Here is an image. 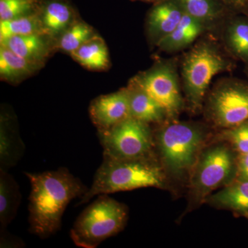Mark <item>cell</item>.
Listing matches in <instances>:
<instances>
[{"mask_svg": "<svg viewBox=\"0 0 248 248\" xmlns=\"http://www.w3.org/2000/svg\"><path fill=\"white\" fill-rule=\"evenodd\" d=\"M24 174L31 187L29 231L40 239H47L60 231L68 204L75 199L81 198L89 188L66 168Z\"/></svg>", "mask_w": 248, "mask_h": 248, "instance_id": "obj_1", "label": "cell"}, {"mask_svg": "<svg viewBox=\"0 0 248 248\" xmlns=\"http://www.w3.org/2000/svg\"><path fill=\"white\" fill-rule=\"evenodd\" d=\"M162 168L152 156L133 159H117L103 155V161L91 188L76 206L87 203L94 196L109 195L143 187H161L165 184Z\"/></svg>", "mask_w": 248, "mask_h": 248, "instance_id": "obj_2", "label": "cell"}, {"mask_svg": "<svg viewBox=\"0 0 248 248\" xmlns=\"http://www.w3.org/2000/svg\"><path fill=\"white\" fill-rule=\"evenodd\" d=\"M128 208L108 195L98 196L77 218L71 238L79 248H96L103 241L123 231L128 220Z\"/></svg>", "mask_w": 248, "mask_h": 248, "instance_id": "obj_3", "label": "cell"}, {"mask_svg": "<svg viewBox=\"0 0 248 248\" xmlns=\"http://www.w3.org/2000/svg\"><path fill=\"white\" fill-rule=\"evenodd\" d=\"M231 67V62L213 40L200 41L186 54L182 63V80L190 108L197 110L202 107L214 77Z\"/></svg>", "mask_w": 248, "mask_h": 248, "instance_id": "obj_4", "label": "cell"}, {"mask_svg": "<svg viewBox=\"0 0 248 248\" xmlns=\"http://www.w3.org/2000/svg\"><path fill=\"white\" fill-rule=\"evenodd\" d=\"M205 134L196 124L173 122L162 127L156 135V144L165 167L181 175L195 166Z\"/></svg>", "mask_w": 248, "mask_h": 248, "instance_id": "obj_5", "label": "cell"}, {"mask_svg": "<svg viewBox=\"0 0 248 248\" xmlns=\"http://www.w3.org/2000/svg\"><path fill=\"white\" fill-rule=\"evenodd\" d=\"M103 155L117 159H133L153 155L155 146L149 124L129 117L108 130L98 131Z\"/></svg>", "mask_w": 248, "mask_h": 248, "instance_id": "obj_6", "label": "cell"}, {"mask_svg": "<svg viewBox=\"0 0 248 248\" xmlns=\"http://www.w3.org/2000/svg\"><path fill=\"white\" fill-rule=\"evenodd\" d=\"M177 68L174 60H162L132 79L164 109L168 118H175L184 107Z\"/></svg>", "mask_w": 248, "mask_h": 248, "instance_id": "obj_7", "label": "cell"}, {"mask_svg": "<svg viewBox=\"0 0 248 248\" xmlns=\"http://www.w3.org/2000/svg\"><path fill=\"white\" fill-rule=\"evenodd\" d=\"M209 119L217 126L231 128L248 120V85L225 79L215 86L207 102Z\"/></svg>", "mask_w": 248, "mask_h": 248, "instance_id": "obj_8", "label": "cell"}, {"mask_svg": "<svg viewBox=\"0 0 248 248\" xmlns=\"http://www.w3.org/2000/svg\"><path fill=\"white\" fill-rule=\"evenodd\" d=\"M230 147L217 145L200 155L194 166L192 186L198 197L203 199L225 183L236 177V157Z\"/></svg>", "mask_w": 248, "mask_h": 248, "instance_id": "obj_9", "label": "cell"}, {"mask_svg": "<svg viewBox=\"0 0 248 248\" xmlns=\"http://www.w3.org/2000/svg\"><path fill=\"white\" fill-rule=\"evenodd\" d=\"M89 113L98 131L108 130L131 117L127 88L94 99L90 106Z\"/></svg>", "mask_w": 248, "mask_h": 248, "instance_id": "obj_10", "label": "cell"}, {"mask_svg": "<svg viewBox=\"0 0 248 248\" xmlns=\"http://www.w3.org/2000/svg\"><path fill=\"white\" fill-rule=\"evenodd\" d=\"M177 0H162L154 4L146 17V31L152 45L157 46L177 27L185 14Z\"/></svg>", "mask_w": 248, "mask_h": 248, "instance_id": "obj_11", "label": "cell"}, {"mask_svg": "<svg viewBox=\"0 0 248 248\" xmlns=\"http://www.w3.org/2000/svg\"><path fill=\"white\" fill-rule=\"evenodd\" d=\"M39 15L44 33L54 41L78 19L66 0H42Z\"/></svg>", "mask_w": 248, "mask_h": 248, "instance_id": "obj_12", "label": "cell"}, {"mask_svg": "<svg viewBox=\"0 0 248 248\" xmlns=\"http://www.w3.org/2000/svg\"><path fill=\"white\" fill-rule=\"evenodd\" d=\"M0 45L40 67L55 50V41L45 34L14 36L0 41Z\"/></svg>", "mask_w": 248, "mask_h": 248, "instance_id": "obj_13", "label": "cell"}, {"mask_svg": "<svg viewBox=\"0 0 248 248\" xmlns=\"http://www.w3.org/2000/svg\"><path fill=\"white\" fill-rule=\"evenodd\" d=\"M130 116L143 123H161L168 118L166 111L133 80L128 87Z\"/></svg>", "mask_w": 248, "mask_h": 248, "instance_id": "obj_14", "label": "cell"}, {"mask_svg": "<svg viewBox=\"0 0 248 248\" xmlns=\"http://www.w3.org/2000/svg\"><path fill=\"white\" fill-rule=\"evenodd\" d=\"M186 14L195 18L206 28L213 30L225 22L232 13L221 0H177Z\"/></svg>", "mask_w": 248, "mask_h": 248, "instance_id": "obj_15", "label": "cell"}, {"mask_svg": "<svg viewBox=\"0 0 248 248\" xmlns=\"http://www.w3.org/2000/svg\"><path fill=\"white\" fill-rule=\"evenodd\" d=\"M206 31L202 23L185 14L175 29L156 46L167 53L179 51L193 44Z\"/></svg>", "mask_w": 248, "mask_h": 248, "instance_id": "obj_16", "label": "cell"}, {"mask_svg": "<svg viewBox=\"0 0 248 248\" xmlns=\"http://www.w3.org/2000/svg\"><path fill=\"white\" fill-rule=\"evenodd\" d=\"M25 144L17 129L12 126L9 119L1 117L0 126V170L8 171L22 159Z\"/></svg>", "mask_w": 248, "mask_h": 248, "instance_id": "obj_17", "label": "cell"}, {"mask_svg": "<svg viewBox=\"0 0 248 248\" xmlns=\"http://www.w3.org/2000/svg\"><path fill=\"white\" fill-rule=\"evenodd\" d=\"M223 42L234 58L248 62V17L232 14L226 19Z\"/></svg>", "mask_w": 248, "mask_h": 248, "instance_id": "obj_18", "label": "cell"}, {"mask_svg": "<svg viewBox=\"0 0 248 248\" xmlns=\"http://www.w3.org/2000/svg\"><path fill=\"white\" fill-rule=\"evenodd\" d=\"M209 203L215 206L232 210L248 217V181L234 179L219 191L209 197Z\"/></svg>", "mask_w": 248, "mask_h": 248, "instance_id": "obj_19", "label": "cell"}, {"mask_svg": "<svg viewBox=\"0 0 248 248\" xmlns=\"http://www.w3.org/2000/svg\"><path fill=\"white\" fill-rule=\"evenodd\" d=\"M19 186L8 171L0 170V226L4 231L14 219L20 204Z\"/></svg>", "mask_w": 248, "mask_h": 248, "instance_id": "obj_20", "label": "cell"}, {"mask_svg": "<svg viewBox=\"0 0 248 248\" xmlns=\"http://www.w3.org/2000/svg\"><path fill=\"white\" fill-rule=\"evenodd\" d=\"M40 66L19 56L4 46L0 45V77L10 83H18L30 76Z\"/></svg>", "mask_w": 248, "mask_h": 248, "instance_id": "obj_21", "label": "cell"}, {"mask_svg": "<svg viewBox=\"0 0 248 248\" xmlns=\"http://www.w3.org/2000/svg\"><path fill=\"white\" fill-rule=\"evenodd\" d=\"M71 56L81 66L94 71L106 69L110 64L107 45L98 35L72 53Z\"/></svg>", "mask_w": 248, "mask_h": 248, "instance_id": "obj_22", "label": "cell"}, {"mask_svg": "<svg viewBox=\"0 0 248 248\" xmlns=\"http://www.w3.org/2000/svg\"><path fill=\"white\" fill-rule=\"evenodd\" d=\"M97 36L94 29L86 22L77 19L55 41V50H62L70 55L88 41Z\"/></svg>", "mask_w": 248, "mask_h": 248, "instance_id": "obj_23", "label": "cell"}, {"mask_svg": "<svg viewBox=\"0 0 248 248\" xmlns=\"http://www.w3.org/2000/svg\"><path fill=\"white\" fill-rule=\"evenodd\" d=\"M32 34H45L42 29L39 11L35 14L16 19L0 21V41L14 36Z\"/></svg>", "mask_w": 248, "mask_h": 248, "instance_id": "obj_24", "label": "cell"}, {"mask_svg": "<svg viewBox=\"0 0 248 248\" xmlns=\"http://www.w3.org/2000/svg\"><path fill=\"white\" fill-rule=\"evenodd\" d=\"M42 0H0V21L9 20L35 14Z\"/></svg>", "mask_w": 248, "mask_h": 248, "instance_id": "obj_25", "label": "cell"}, {"mask_svg": "<svg viewBox=\"0 0 248 248\" xmlns=\"http://www.w3.org/2000/svg\"><path fill=\"white\" fill-rule=\"evenodd\" d=\"M237 154L248 153V120L236 126L227 128L222 134Z\"/></svg>", "mask_w": 248, "mask_h": 248, "instance_id": "obj_26", "label": "cell"}, {"mask_svg": "<svg viewBox=\"0 0 248 248\" xmlns=\"http://www.w3.org/2000/svg\"><path fill=\"white\" fill-rule=\"evenodd\" d=\"M236 180L248 181V153L236 156Z\"/></svg>", "mask_w": 248, "mask_h": 248, "instance_id": "obj_27", "label": "cell"}, {"mask_svg": "<svg viewBox=\"0 0 248 248\" xmlns=\"http://www.w3.org/2000/svg\"><path fill=\"white\" fill-rule=\"evenodd\" d=\"M232 14L245 12L248 8V0H221Z\"/></svg>", "mask_w": 248, "mask_h": 248, "instance_id": "obj_28", "label": "cell"}, {"mask_svg": "<svg viewBox=\"0 0 248 248\" xmlns=\"http://www.w3.org/2000/svg\"><path fill=\"white\" fill-rule=\"evenodd\" d=\"M131 1H143V2L152 3V4H154L162 1V0H131Z\"/></svg>", "mask_w": 248, "mask_h": 248, "instance_id": "obj_29", "label": "cell"}, {"mask_svg": "<svg viewBox=\"0 0 248 248\" xmlns=\"http://www.w3.org/2000/svg\"><path fill=\"white\" fill-rule=\"evenodd\" d=\"M245 13H247V14L248 15V8L246 10V11H245Z\"/></svg>", "mask_w": 248, "mask_h": 248, "instance_id": "obj_30", "label": "cell"}, {"mask_svg": "<svg viewBox=\"0 0 248 248\" xmlns=\"http://www.w3.org/2000/svg\"><path fill=\"white\" fill-rule=\"evenodd\" d=\"M247 218H248V217H247Z\"/></svg>", "mask_w": 248, "mask_h": 248, "instance_id": "obj_31", "label": "cell"}]
</instances>
